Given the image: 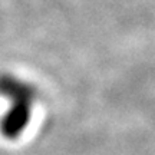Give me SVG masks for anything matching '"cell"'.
I'll return each instance as SVG.
<instances>
[{"label":"cell","instance_id":"6da1fadb","mask_svg":"<svg viewBox=\"0 0 155 155\" xmlns=\"http://www.w3.org/2000/svg\"><path fill=\"white\" fill-rule=\"evenodd\" d=\"M0 96H3L10 104H30L39 96V91L33 83L12 73H0Z\"/></svg>","mask_w":155,"mask_h":155},{"label":"cell","instance_id":"7a4b0ae2","mask_svg":"<svg viewBox=\"0 0 155 155\" xmlns=\"http://www.w3.org/2000/svg\"><path fill=\"white\" fill-rule=\"evenodd\" d=\"M32 109L30 104H10L0 119V134L6 139H17L32 119Z\"/></svg>","mask_w":155,"mask_h":155}]
</instances>
